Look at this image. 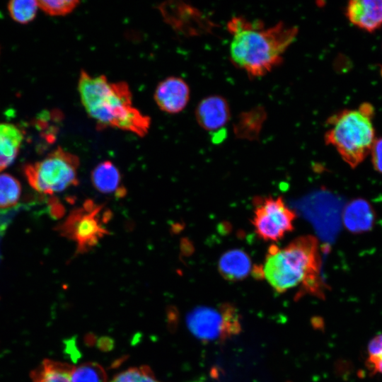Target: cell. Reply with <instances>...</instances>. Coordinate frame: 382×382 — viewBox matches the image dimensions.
Instances as JSON below:
<instances>
[{
    "label": "cell",
    "instance_id": "cell-1",
    "mask_svg": "<svg viewBox=\"0 0 382 382\" xmlns=\"http://www.w3.org/2000/svg\"><path fill=\"white\" fill-rule=\"evenodd\" d=\"M227 28L232 35V63L253 77L262 76L279 65L298 33L296 27L283 22L265 28L261 21L240 16L233 17Z\"/></svg>",
    "mask_w": 382,
    "mask_h": 382
},
{
    "label": "cell",
    "instance_id": "cell-2",
    "mask_svg": "<svg viewBox=\"0 0 382 382\" xmlns=\"http://www.w3.org/2000/svg\"><path fill=\"white\" fill-rule=\"evenodd\" d=\"M78 91L81 104L98 130L117 128L141 137L147 134L151 118L133 106L127 82H110L103 74L95 76L81 69Z\"/></svg>",
    "mask_w": 382,
    "mask_h": 382
},
{
    "label": "cell",
    "instance_id": "cell-3",
    "mask_svg": "<svg viewBox=\"0 0 382 382\" xmlns=\"http://www.w3.org/2000/svg\"><path fill=\"white\" fill-rule=\"evenodd\" d=\"M320 268L318 240L307 235L295 238L282 248L271 245L261 273L279 293L300 284L315 291L320 284Z\"/></svg>",
    "mask_w": 382,
    "mask_h": 382
},
{
    "label": "cell",
    "instance_id": "cell-4",
    "mask_svg": "<svg viewBox=\"0 0 382 382\" xmlns=\"http://www.w3.org/2000/svg\"><path fill=\"white\" fill-rule=\"evenodd\" d=\"M373 114V107L363 103L357 110H344L328 120L330 128L325 134L326 144L334 146L352 168L370 154L375 141Z\"/></svg>",
    "mask_w": 382,
    "mask_h": 382
},
{
    "label": "cell",
    "instance_id": "cell-5",
    "mask_svg": "<svg viewBox=\"0 0 382 382\" xmlns=\"http://www.w3.org/2000/svg\"><path fill=\"white\" fill-rule=\"evenodd\" d=\"M79 158L58 147L42 160L25 166L30 185L45 194L60 192L79 184Z\"/></svg>",
    "mask_w": 382,
    "mask_h": 382
},
{
    "label": "cell",
    "instance_id": "cell-6",
    "mask_svg": "<svg viewBox=\"0 0 382 382\" xmlns=\"http://www.w3.org/2000/svg\"><path fill=\"white\" fill-rule=\"evenodd\" d=\"M111 216L110 211L104 205L86 199L82 207L70 213L59 230L62 236L76 243V254H83L109 234L105 224Z\"/></svg>",
    "mask_w": 382,
    "mask_h": 382
},
{
    "label": "cell",
    "instance_id": "cell-7",
    "mask_svg": "<svg viewBox=\"0 0 382 382\" xmlns=\"http://www.w3.org/2000/svg\"><path fill=\"white\" fill-rule=\"evenodd\" d=\"M186 323L193 335L204 342L224 340L240 330L237 311L226 304L219 308L197 306L187 313Z\"/></svg>",
    "mask_w": 382,
    "mask_h": 382
},
{
    "label": "cell",
    "instance_id": "cell-8",
    "mask_svg": "<svg viewBox=\"0 0 382 382\" xmlns=\"http://www.w3.org/2000/svg\"><path fill=\"white\" fill-rule=\"evenodd\" d=\"M254 205L251 221L260 238L277 241L293 231L296 214L281 197H256Z\"/></svg>",
    "mask_w": 382,
    "mask_h": 382
},
{
    "label": "cell",
    "instance_id": "cell-9",
    "mask_svg": "<svg viewBox=\"0 0 382 382\" xmlns=\"http://www.w3.org/2000/svg\"><path fill=\"white\" fill-rule=\"evenodd\" d=\"M190 87L178 76H168L156 86L154 100L158 108L168 114L183 111L190 100Z\"/></svg>",
    "mask_w": 382,
    "mask_h": 382
},
{
    "label": "cell",
    "instance_id": "cell-10",
    "mask_svg": "<svg viewBox=\"0 0 382 382\" xmlns=\"http://www.w3.org/2000/svg\"><path fill=\"white\" fill-rule=\"evenodd\" d=\"M195 118L204 130H220L229 121L230 108L226 100L220 96H209L203 98L195 109Z\"/></svg>",
    "mask_w": 382,
    "mask_h": 382
},
{
    "label": "cell",
    "instance_id": "cell-11",
    "mask_svg": "<svg viewBox=\"0 0 382 382\" xmlns=\"http://www.w3.org/2000/svg\"><path fill=\"white\" fill-rule=\"evenodd\" d=\"M345 14L355 26L374 32L382 25V0H352Z\"/></svg>",
    "mask_w": 382,
    "mask_h": 382
},
{
    "label": "cell",
    "instance_id": "cell-12",
    "mask_svg": "<svg viewBox=\"0 0 382 382\" xmlns=\"http://www.w3.org/2000/svg\"><path fill=\"white\" fill-rule=\"evenodd\" d=\"M91 178L93 185L100 193L114 194L117 197H122L126 193L122 185L120 172L110 161H104L96 166Z\"/></svg>",
    "mask_w": 382,
    "mask_h": 382
},
{
    "label": "cell",
    "instance_id": "cell-13",
    "mask_svg": "<svg viewBox=\"0 0 382 382\" xmlns=\"http://www.w3.org/2000/svg\"><path fill=\"white\" fill-rule=\"evenodd\" d=\"M249 255L241 249H232L225 252L218 262L219 273L225 279L231 282L245 279L253 271Z\"/></svg>",
    "mask_w": 382,
    "mask_h": 382
},
{
    "label": "cell",
    "instance_id": "cell-14",
    "mask_svg": "<svg viewBox=\"0 0 382 382\" xmlns=\"http://www.w3.org/2000/svg\"><path fill=\"white\" fill-rule=\"evenodd\" d=\"M342 217L345 227L352 233H359L366 232L372 228L375 214L367 201L357 199L346 206Z\"/></svg>",
    "mask_w": 382,
    "mask_h": 382
},
{
    "label": "cell",
    "instance_id": "cell-15",
    "mask_svg": "<svg viewBox=\"0 0 382 382\" xmlns=\"http://www.w3.org/2000/svg\"><path fill=\"white\" fill-rule=\"evenodd\" d=\"M23 139V131L17 126L0 124V172L13 163Z\"/></svg>",
    "mask_w": 382,
    "mask_h": 382
},
{
    "label": "cell",
    "instance_id": "cell-16",
    "mask_svg": "<svg viewBox=\"0 0 382 382\" xmlns=\"http://www.w3.org/2000/svg\"><path fill=\"white\" fill-rule=\"evenodd\" d=\"M74 368L66 363L45 359L30 373V377L33 382H71Z\"/></svg>",
    "mask_w": 382,
    "mask_h": 382
},
{
    "label": "cell",
    "instance_id": "cell-17",
    "mask_svg": "<svg viewBox=\"0 0 382 382\" xmlns=\"http://www.w3.org/2000/svg\"><path fill=\"white\" fill-rule=\"evenodd\" d=\"M21 193V185L14 177L6 173L0 175V209L16 204Z\"/></svg>",
    "mask_w": 382,
    "mask_h": 382
},
{
    "label": "cell",
    "instance_id": "cell-18",
    "mask_svg": "<svg viewBox=\"0 0 382 382\" xmlns=\"http://www.w3.org/2000/svg\"><path fill=\"white\" fill-rule=\"evenodd\" d=\"M37 7V1L33 0H13L8 4L11 17L22 24L28 23L35 18Z\"/></svg>",
    "mask_w": 382,
    "mask_h": 382
},
{
    "label": "cell",
    "instance_id": "cell-19",
    "mask_svg": "<svg viewBox=\"0 0 382 382\" xmlns=\"http://www.w3.org/2000/svg\"><path fill=\"white\" fill-rule=\"evenodd\" d=\"M71 381V382H106L107 376L100 365L88 362L74 368Z\"/></svg>",
    "mask_w": 382,
    "mask_h": 382
},
{
    "label": "cell",
    "instance_id": "cell-20",
    "mask_svg": "<svg viewBox=\"0 0 382 382\" xmlns=\"http://www.w3.org/2000/svg\"><path fill=\"white\" fill-rule=\"evenodd\" d=\"M110 382H160L146 366L128 369L117 376Z\"/></svg>",
    "mask_w": 382,
    "mask_h": 382
},
{
    "label": "cell",
    "instance_id": "cell-21",
    "mask_svg": "<svg viewBox=\"0 0 382 382\" xmlns=\"http://www.w3.org/2000/svg\"><path fill=\"white\" fill-rule=\"evenodd\" d=\"M366 364L373 374H382V334L374 336L369 341Z\"/></svg>",
    "mask_w": 382,
    "mask_h": 382
},
{
    "label": "cell",
    "instance_id": "cell-22",
    "mask_svg": "<svg viewBox=\"0 0 382 382\" xmlns=\"http://www.w3.org/2000/svg\"><path fill=\"white\" fill-rule=\"evenodd\" d=\"M77 0L37 1L38 6L50 16H64L72 12L79 4Z\"/></svg>",
    "mask_w": 382,
    "mask_h": 382
},
{
    "label": "cell",
    "instance_id": "cell-23",
    "mask_svg": "<svg viewBox=\"0 0 382 382\" xmlns=\"http://www.w3.org/2000/svg\"><path fill=\"white\" fill-rule=\"evenodd\" d=\"M370 154L375 170L382 173V137L375 139Z\"/></svg>",
    "mask_w": 382,
    "mask_h": 382
},
{
    "label": "cell",
    "instance_id": "cell-24",
    "mask_svg": "<svg viewBox=\"0 0 382 382\" xmlns=\"http://www.w3.org/2000/svg\"><path fill=\"white\" fill-rule=\"evenodd\" d=\"M190 382H204V381L203 380H195V381H190Z\"/></svg>",
    "mask_w": 382,
    "mask_h": 382
}]
</instances>
